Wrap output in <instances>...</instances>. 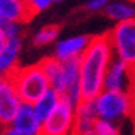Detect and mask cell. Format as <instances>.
I'll use <instances>...</instances> for the list:
<instances>
[{"label":"cell","mask_w":135,"mask_h":135,"mask_svg":"<svg viewBox=\"0 0 135 135\" xmlns=\"http://www.w3.org/2000/svg\"><path fill=\"white\" fill-rule=\"evenodd\" d=\"M114 58L108 35L91 37L85 52L79 58L82 99H96L103 91L105 74Z\"/></svg>","instance_id":"1"},{"label":"cell","mask_w":135,"mask_h":135,"mask_svg":"<svg viewBox=\"0 0 135 135\" xmlns=\"http://www.w3.org/2000/svg\"><path fill=\"white\" fill-rule=\"evenodd\" d=\"M40 64L49 78L50 86L59 93L62 99L73 105L79 103L82 100L79 59L59 61L55 56H49L40 61Z\"/></svg>","instance_id":"2"},{"label":"cell","mask_w":135,"mask_h":135,"mask_svg":"<svg viewBox=\"0 0 135 135\" xmlns=\"http://www.w3.org/2000/svg\"><path fill=\"white\" fill-rule=\"evenodd\" d=\"M18 93L20 99L27 103H33L43 96L50 86V80L41 64H32L26 67H20L11 78Z\"/></svg>","instance_id":"3"},{"label":"cell","mask_w":135,"mask_h":135,"mask_svg":"<svg viewBox=\"0 0 135 135\" xmlns=\"http://www.w3.org/2000/svg\"><path fill=\"white\" fill-rule=\"evenodd\" d=\"M94 106H96L97 117L117 123L132 114L134 99L129 94V91L103 90L94 99Z\"/></svg>","instance_id":"4"},{"label":"cell","mask_w":135,"mask_h":135,"mask_svg":"<svg viewBox=\"0 0 135 135\" xmlns=\"http://www.w3.org/2000/svg\"><path fill=\"white\" fill-rule=\"evenodd\" d=\"M114 50V56L122 59L135 70V17L118 21L108 33Z\"/></svg>","instance_id":"5"},{"label":"cell","mask_w":135,"mask_h":135,"mask_svg":"<svg viewBox=\"0 0 135 135\" xmlns=\"http://www.w3.org/2000/svg\"><path fill=\"white\" fill-rule=\"evenodd\" d=\"M74 108L76 105L61 97L53 112L41 123L40 135H74L76 131Z\"/></svg>","instance_id":"6"},{"label":"cell","mask_w":135,"mask_h":135,"mask_svg":"<svg viewBox=\"0 0 135 135\" xmlns=\"http://www.w3.org/2000/svg\"><path fill=\"white\" fill-rule=\"evenodd\" d=\"M132 73H135V70H132L124 61L114 56L105 74L103 90L129 91L132 85Z\"/></svg>","instance_id":"7"},{"label":"cell","mask_w":135,"mask_h":135,"mask_svg":"<svg viewBox=\"0 0 135 135\" xmlns=\"http://www.w3.org/2000/svg\"><path fill=\"white\" fill-rule=\"evenodd\" d=\"M21 102L23 100L20 99L12 79L6 78L3 85L0 86V124L2 126L11 124Z\"/></svg>","instance_id":"8"},{"label":"cell","mask_w":135,"mask_h":135,"mask_svg":"<svg viewBox=\"0 0 135 135\" xmlns=\"http://www.w3.org/2000/svg\"><path fill=\"white\" fill-rule=\"evenodd\" d=\"M23 49V37L8 38L6 44L0 50V73L5 78H12L20 68V55Z\"/></svg>","instance_id":"9"},{"label":"cell","mask_w":135,"mask_h":135,"mask_svg":"<svg viewBox=\"0 0 135 135\" xmlns=\"http://www.w3.org/2000/svg\"><path fill=\"white\" fill-rule=\"evenodd\" d=\"M91 41V37L86 35H74L64 40H59L55 44L53 56L59 61H68V59H79L82 53L85 52L88 44Z\"/></svg>","instance_id":"10"},{"label":"cell","mask_w":135,"mask_h":135,"mask_svg":"<svg viewBox=\"0 0 135 135\" xmlns=\"http://www.w3.org/2000/svg\"><path fill=\"white\" fill-rule=\"evenodd\" d=\"M33 17L26 0H0V23H27Z\"/></svg>","instance_id":"11"},{"label":"cell","mask_w":135,"mask_h":135,"mask_svg":"<svg viewBox=\"0 0 135 135\" xmlns=\"http://www.w3.org/2000/svg\"><path fill=\"white\" fill-rule=\"evenodd\" d=\"M9 126L29 135H40V132H41V120L37 117L32 103H27V102H21L18 111Z\"/></svg>","instance_id":"12"},{"label":"cell","mask_w":135,"mask_h":135,"mask_svg":"<svg viewBox=\"0 0 135 135\" xmlns=\"http://www.w3.org/2000/svg\"><path fill=\"white\" fill-rule=\"evenodd\" d=\"M74 115H76V131L91 129L97 118L94 99H82L74 108Z\"/></svg>","instance_id":"13"},{"label":"cell","mask_w":135,"mask_h":135,"mask_svg":"<svg viewBox=\"0 0 135 135\" xmlns=\"http://www.w3.org/2000/svg\"><path fill=\"white\" fill-rule=\"evenodd\" d=\"M59 100H61V94L56 91V90H53V88H49L38 100H35L32 103L33 111H35L37 117L41 120V123L53 112V109L59 103Z\"/></svg>","instance_id":"14"},{"label":"cell","mask_w":135,"mask_h":135,"mask_svg":"<svg viewBox=\"0 0 135 135\" xmlns=\"http://www.w3.org/2000/svg\"><path fill=\"white\" fill-rule=\"evenodd\" d=\"M105 12L114 21H124V20L135 17V6L126 2H109V5L105 8Z\"/></svg>","instance_id":"15"},{"label":"cell","mask_w":135,"mask_h":135,"mask_svg":"<svg viewBox=\"0 0 135 135\" xmlns=\"http://www.w3.org/2000/svg\"><path fill=\"white\" fill-rule=\"evenodd\" d=\"M58 37H59V26L47 25L35 32V35L32 37V43L35 47H46V46L55 43Z\"/></svg>","instance_id":"16"},{"label":"cell","mask_w":135,"mask_h":135,"mask_svg":"<svg viewBox=\"0 0 135 135\" xmlns=\"http://www.w3.org/2000/svg\"><path fill=\"white\" fill-rule=\"evenodd\" d=\"M93 129H94L96 135H120V129H118L115 122L105 120V118H100V117L96 118Z\"/></svg>","instance_id":"17"},{"label":"cell","mask_w":135,"mask_h":135,"mask_svg":"<svg viewBox=\"0 0 135 135\" xmlns=\"http://www.w3.org/2000/svg\"><path fill=\"white\" fill-rule=\"evenodd\" d=\"M3 31L6 38H17L25 35V23H17V21H8V23H2Z\"/></svg>","instance_id":"18"},{"label":"cell","mask_w":135,"mask_h":135,"mask_svg":"<svg viewBox=\"0 0 135 135\" xmlns=\"http://www.w3.org/2000/svg\"><path fill=\"white\" fill-rule=\"evenodd\" d=\"M26 2H27V5H29V8H31L32 14L37 15V14L43 12V11H46V9H49L56 0H26Z\"/></svg>","instance_id":"19"},{"label":"cell","mask_w":135,"mask_h":135,"mask_svg":"<svg viewBox=\"0 0 135 135\" xmlns=\"http://www.w3.org/2000/svg\"><path fill=\"white\" fill-rule=\"evenodd\" d=\"M111 0H88L86 2L85 8L88 11H91V12H96V11H102L105 8L109 5Z\"/></svg>","instance_id":"20"},{"label":"cell","mask_w":135,"mask_h":135,"mask_svg":"<svg viewBox=\"0 0 135 135\" xmlns=\"http://www.w3.org/2000/svg\"><path fill=\"white\" fill-rule=\"evenodd\" d=\"M2 135H29V134L21 132V131L12 128V126H3V134Z\"/></svg>","instance_id":"21"},{"label":"cell","mask_w":135,"mask_h":135,"mask_svg":"<svg viewBox=\"0 0 135 135\" xmlns=\"http://www.w3.org/2000/svg\"><path fill=\"white\" fill-rule=\"evenodd\" d=\"M8 38L6 35H5V31H3V26H2V23H0V50L3 49V46L6 44Z\"/></svg>","instance_id":"22"},{"label":"cell","mask_w":135,"mask_h":135,"mask_svg":"<svg viewBox=\"0 0 135 135\" xmlns=\"http://www.w3.org/2000/svg\"><path fill=\"white\" fill-rule=\"evenodd\" d=\"M74 135H96L94 129H85V131H74Z\"/></svg>","instance_id":"23"},{"label":"cell","mask_w":135,"mask_h":135,"mask_svg":"<svg viewBox=\"0 0 135 135\" xmlns=\"http://www.w3.org/2000/svg\"><path fill=\"white\" fill-rule=\"evenodd\" d=\"M5 79H6V78H5V76H3V74L0 73V86L3 85V82H5Z\"/></svg>","instance_id":"24"},{"label":"cell","mask_w":135,"mask_h":135,"mask_svg":"<svg viewBox=\"0 0 135 135\" xmlns=\"http://www.w3.org/2000/svg\"><path fill=\"white\" fill-rule=\"evenodd\" d=\"M3 134V126H2V124H0V135Z\"/></svg>","instance_id":"25"},{"label":"cell","mask_w":135,"mask_h":135,"mask_svg":"<svg viewBox=\"0 0 135 135\" xmlns=\"http://www.w3.org/2000/svg\"><path fill=\"white\" fill-rule=\"evenodd\" d=\"M56 2H64V0H56Z\"/></svg>","instance_id":"26"}]
</instances>
